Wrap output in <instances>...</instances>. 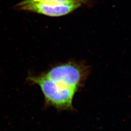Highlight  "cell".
Wrapping results in <instances>:
<instances>
[{"instance_id":"277c9868","label":"cell","mask_w":131,"mask_h":131,"mask_svg":"<svg viewBox=\"0 0 131 131\" xmlns=\"http://www.w3.org/2000/svg\"><path fill=\"white\" fill-rule=\"evenodd\" d=\"M28 2L40 3L52 5H67L72 4H80L86 6L93 5L94 2L90 0H24Z\"/></svg>"},{"instance_id":"7a4b0ae2","label":"cell","mask_w":131,"mask_h":131,"mask_svg":"<svg viewBox=\"0 0 131 131\" xmlns=\"http://www.w3.org/2000/svg\"><path fill=\"white\" fill-rule=\"evenodd\" d=\"M27 81L40 88L46 106H52L58 111L74 110L72 103L75 94L77 92L75 90L60 87L41 74H29L27 77Z\"/></svg>"},{"instance_id":"3957f363","label":"cell","mask_w":131,"mask_h":131,"mask_svg":"<svg viewBox=\"0 0 131 131\" xmlns=\"http://www.w3.org/2000/svg\"><path fill=\"white\" fill-rule=\"evenodd\" d=\"M84 6L80 4L67 5H52L40 3L28 2L24 0L15 5L18 10L42 14L52 17H57L70 14Z\"/></svg>"},{"instance_id":"6da1fadb","label":"cell","mask_w":131,"mask_h":131,"mask_svg":"<svg viewBox=\"0 0 131 131\" xmlns=\"http://www.w3.org/2000/svg\"><path fill=\"white\" fill-rule=\"evenodd\" d=\"M90 73V67L84 62L70 61L52 66L41 74L63 88L82 89Z\"/></svg>"}]
</instances>
